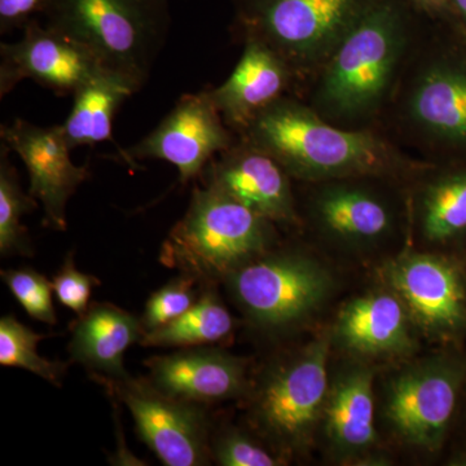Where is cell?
<instances>
[{
  "label": "cell",
  "mask_w": 466,
  "mask_h": 466,
  "mask_svg": "<svg viewBox=\"0 0 466 466\" xmlns=\"http://www.w3.org/2000/svg\"><path fill=\"white\" fill-rule=\"evenodd\" d=\"M240 137L275 158L290 177L309 182L388 175L403 165L376 134L337 127L311 106L285 96L263 109Z\"/></svg>",
  "instance_id": "cell-1"
},
{
  "label": "cell",
  "mask_w": 466,
  "mask_h": 466,
  "mask_svg": "<svg viewBox=\"0 0 466 466\" xmlns=\"http://www.w3.org/2000/svg\"><path fill=\"white\" fill-rule=\"evenodd\" d=\"M407 0H375L324 66L314 109L334 124H358L381 108L410 35Z\"/></svg>",
  "instance_id": "cell-2"
},
{
  "label": "cell",
  "mask_w": 466,
  "mask_h": 466,
  "mask_svg": "<svg viewBox=\"0 0 466 466\" xmlns=\"http://www.w3.org/2000/svg\"><path fill=\"white\" fill-rule=\"evenodd\" d=\"M45 25L69 36L140 88L167 42V0H46Z\"/></svg>",
  "instance_id": "cell-3"
},
{
  "label": "cell",
  "mask_w": 466,
  "mask_h": 466,
  "mask_svg": "<svg viewBox=\"0 0 466 466\" xmlns=\"http://www.w3.org/2000/svg\"><path fill=\"white\" fill-rule=\"evenodd\" d=\"M271 223L219 189L195 188L186 216L162 247L161 262L196 280L227 278L266 253Z\"/></svg>",
  "instance_id": "cell-4"
},
{
  "label": "cell",
  "mask_w": 466,
  "mask_h": 466,
  "mask_svg": "<svg viewBox=\"0 0 466 466\" xmlns=\"http://www.w3.org/2000/svg\"><path fill=\"white\" fill-rule=\"evenodd\" d=\"M375 0H232L242 39L278 52L294 75L323 66Z\"/></svg>",
  "instance_id": "cell-5"
},
{
  "label": "cell",
  "mask_w": 466,
  "mask_h": 466,
  "mask_svg": "<svg viewBox=\"0 0 466 466\" xmlns=\"http://www.w3.org/2000/svg\"><path fill=\"white\" fill-rule=\"evenodd\" d=\"M233 299L251 323L278 330L314 314L333 280L317 260L296 253L258 257L226 278Z\"/></svg>",
  "instance_id": "cell-6"
},
{
  "label": "cell",
  "mask_w": 466,
  "mask_h": 466,
  "mask_svg": "<svg viewBox=\"0 0 466 466\" xmlns=\"http://www.w3.org/2000/svg\"><path fill=\"white\" fill-rule=\"evenodd\" d=\"M328 355V339H317L275 367L260 383L253 404L254 419L280 446H303L323 415L329 392Z\"/></svg>",
  "instance_id": "cell-7"
},
{
  "label": "cell",
  "mask_w": 466,
  "mask_h": 466,
  "mask_svg": "<svg viewBox=\"0 0 466 466\" xmlns=\"http://www.w3.org/2000/svg\"><path fill=\"white\" fill-rule=\"evenodd\" d=\"M465 379V361L453 355L410 368L389 389L388 421L408 443L435 452L449 433Z\"/></svg>",
  "instance_id": "cell-8"
},
{
  "label": "cell",
  "mask_w": 466,
  "mask_h": 466,
  "mask_svg": "<svg viewBox=\"0 0 466 466\" xmlns=\"http://www.w3.org/2000/svg\"><path fill=\"white\" fill-rule=\"evenodd\" d=\"M116 392L134 417L144 443L167 466L207 465L208 419L201 404L177 400L144 380L97 379Z\"/></svg>",
  "instance_id": "cell-9"
},
{
  "label": "cell",
  "mask_w": 466,
  "mask_h": 466,
  "mask_svg": "<svg viewBox=\"0 0 466 466\" xmlns=\"http://www.w3.org/2000/svg\"><path fill=\"white\" fill-rule=\"evenodd\" d=\"M385 278L428 336L443 341L466 337V274L458 260L438 254H403L389 263Z\"/></svg>",
  "instance_id": "cell-10"
},
{
  "label": "cell",
  "mask_w": 466,
  "mask_h": 466,
  "mask_svg": "<svg viewBox=\"0 0 466 466\" xmlns=\"http://www.w3.org/2000/svg\"><path fill=\"white\" fill-rule=\"evenodd\" d=\"M235 144L208 91L183 95L177 106L143 140L122 150V158L161 159L173 164L186 184Z\"/></svg>",
  "instance_id": "cell-11"
},
{
  "label": "cell",
  "mask_w": 466,
  "mask_h": 466,
  "mask_svg": "<svg viewBox=\"0 0 466 466\" xmlns=\"http://www.w3.org/2000/svg\"><path fill=\"white\" fill-rule=\"evenodd\" d=\"M21 39L0 46V96L24 79H32L57 95H75L104 69L90 51L33 18Z\"/></svg>",
  "instance_id": "cell-12"
},
{
  "label": "cell",
  "mask_w": 466,
  "mask_h": 466,
  "mask_svg": "<svg viewBox=\"0 0 466 466\" xmlns=\"http://www.w3.org/2000/svg\"><path fill=\"white\" fill-rule=\"evenodd\" d=\"M2 142L23 159L29 171V195L41 202L46 227L66 231V205L76 189L90 177L87 167H76L70 158L63 127H42L15 119L3 125Z\"/></svg>",
  "instance_id": "cell-13"
},
{
  "label": "cell",
  "mask_w": 466,
  "mask_h": 466,
  "mask_svg": "<svg viewBox=\"0 0 466 466\" xmlns=\"http://www.w3.org/2000/svg\"><path fill=\"white\" fill-rule=\"evenodd\" d=\"M208 187L219 189L272 223L296 222L290 175L275 158L242 142L218 155L205 168Z\"/></svg>",
  "instance_id": "cell-14"
},
{
  "label": "cell",
  "mask_w": 466,
  "mask_h": 466,
  "mask_svg": "<svg viewBox=\"0 0 466 466\" xmlns=\"http://www.w3.org/2000/svg\"><path fill=\"white\" fill-rule=\"evenodd\" d=\"M406 109L429 140L466 150V56L446 54L429 61L413 82Z\"/></svg>",
  "instance_id": "cell-15"
},
{
  "label": "cell",
  "mask_w": 466,
  "mask_h": 466,
  "mask_svg": "<svg viewBox=\"0 0 466 466\" xmlns=\"http://www.w3.org/2000/svg\"><path fill=\"white\" fill-rule=\"evenodd\" d=\"M159 391L195 404L241 397L248 389L247 363L222 350L191 349L146 361Z\"/></svg>",
  "instance_id": "cell-16"
},
{
  "label": "cell",
  "mask_w": 466,
  "mask_h": 466,
  "mask_svg": "<svg viewBox=\"0 0 466 466\" xmlns=\"http://www.w3.org/2000/svg\"><path fill=\"white\" fill-rule=\"evenodd\" d=\"M225 84L208 91L226 125L241 134L257 116L284 96L294 75L289 64L266 43L247 39Z\"/></svg>",
  "instance_id": "cell-17"
},
{
  "label": "cell",
  "mask_w": 466,
  "mask_h": 466,
  "mask_svg": "<svg viewBox=\"0 0 466 466\" xmlns=\"http://www.w3.org/2000/svg\"><path fill=\"white\" fill-rule=\"evenodd\" d=\"M140 319L110 303H94L72 328L70 358L94 373L95 379L119 380L128 376L126 350L142 342Z\"/></svg>",
  "instance_id": "cell-18"
},
{
  "label": "cell",
  "mask_w": 466,
  "mask_h": 466,
  "mask_svg": "<svg viewBox=\"0 0 466 466\" xmlns=\"http://www.w3.org/2000/svg\"><path fill=\"white\" fill-rule=\"evenodd\" d=\"M408 315L395 293H376L348 303L336 332L342 345L359 354H404L413 349Z\"/></svg>",
  "instance_id": "cell-19"
},
{
  "label": "cell",
  "mask_w": 466,
  "mask_h": 466,
  "mask_svg": "<svg viewBox=\"0 0 466 466\" xmlns=\"http://www.w3.org/2000/svg\"><path fill=\"white\" fill-rule=\"evenodd\" d=\"M323 415L339 453L359 455L370 449L376 441L372 370L357 367L339 376L328 392Z\"/></svg>",
  "instance_id": "cell-20"
},
{
  "label": "cell",
  "mask_w": 466,
  "mask_h": 466,
  "mask_svg": "<svg viewBox=\"0 0 466 466\" xmlns=\"http://www.w3.org/2000/svg\"><path fill=\"white\" fill-rule=\"evenodd\" d=\"M139 90L133 79L108 67L88 79L73 95V108L61 125L70 148L112 139L116 110Z\"/></svg>",
  "instance_id": "cell-21"
},
{
  "label": "cell",
  "mask_w": 466,
  "mask_h": 466,
  "mask_svg": "<svg viewBox=\"0 0 466 466\" xmlns=\"http://www.w3.org/2000/svg\"><path fill=\"white\" fill-rule=\"evenodd\" d=\"M314 213L325 231L349 242L379 240L392 225L390 208L379 196L349 184L325 187Z\"/></svg>",
  "instance_id": "cell-22"
},
{
  "label": "cell",
  "mask_w": 466,
  "mask_h": 466,
  "mask_svg": "<svg viewBox=\"0 0 466 466\" xmlns=\"http://www.w3.org/2000/svg\"><path fill=\"white\" fill-rule=\"evenodd\" d=\"M235 329L231 312L213 291L202 294L186 314L144 334L147 348H195L223 341Z\"/></svg>",
  "instance_id": "cell-23"
},
{
  "label": "cell",
  "mask_w": 466,
  "mask_h": 466,
  "mask_svg": "<svg viewBox=\"0 0 466 466\" xmlns=\"http://www.w3.org/2000/svg\"><path fill=\"white\" fill-rule=\"evenodd\" d=\"M422 231L434 242H447L466 233V170L441 175L422 196Z\"/></svg>",
  "instance_id": "cell-24"
},
{
  "label": "cell",
  "mask_w": 466,
  "mask_h": 466,
  "mask_svg": "<svg viewBox=\"0 0 466 466\" xmlns=\"http://www.w3.org/2000/svg\"><path fill=\"white\" fill-rule=\"evenodd\" d=\"M38 208L35 198L21 188L16 168L9 161V149L2 144L0 155V253L29 256L27 229L21 218Z\"/></svg>",
  "instance_id": "cell-25"
},
{
  "label": "cell",
  "mask_w": 466,
  "mask_h": 466,
  "mask_svg": "<svg viewBox=\"0 0 466 466\" xmlns=\"http://www.w3.org/2000/svg\"><path fill=\"white\" fill-rule=\"evenodd\" d=\"M43 334L8 315L0 320V364L29 370L52 385L60 386L66 366L60 361H50L38 354V343Z\"/></svg>",
  "instance_id": "cell-26"
},
{
  "label": "cell",
  "mask_w": 466,
  "mask_h": 466,
  "mask_svg": "<svg viewBox=\"0 0 466 466\" xmlns=\"http://www.w3.org/2000/svg\"><path fill=\"white\" fill-rule=\"evenodd\" d=\"M196 281L192 276L183 274L155 291L140 318L144 332L158 329L186 314L200 299L195 289Z\"/></svg>",
  "instance_id": "cell-27"
},
{
  "label": "cell",
  "mask_w": 466,
  "mask_h": 466,
  "mask_svg": "<svg viewBox=\"0 0 466 466\" xmlns=\"http://www.w3.org/2000/svg\"><path fill=\"white\" fill-rule=\"evenodd\" d=\"M2 278L30 317L46 324L57 323L52 302L54 287L45 276L32 268H21L2 271Z\"/></svg>",
  "instance_id": "cell-28"
},
{
  "label": "cell",
  "mask_w": 466,
  "mask_h": 466,
  "mask_svg": "<svg viewBox=\"0 0 466 466\" xmlns=\"http://www.w3.org/2000/svg\"><path fill=\"white\" fill-rule=\"evenodd\" d=\"M214 459L223 466H276L280 459L275 458L248 435L238 431H227L218 437L213 447Z\"/></svg>",
  "instance_id": "cell-29"
},
{
  "label": "cell",
  "mask_w": 466,
  "mask_h": 466,
  "mask_svg": "<svg viewBox=\"0 0 466 466\" xmlns=\"http://www.w3.org/2000/svg\"><path fill=\"white\" fill-rule=\"evenodd\" d=\"M100 281L94 276L84 274L76 268L72 254L66 257L60 271L52 280L54 293L56 294L61 305L72 309L76 314L82 315L87 311L92 288Z\"/></svg>",
  "instance_id": "cell-30"
},
{
  "label": "cell",
  "mask_w": 466,
  "mask_h": 466,
  "mask_svg": "<svg viewBox=\"0 0 466 466\" xmlns=\"http://www.w3.org/2000/svg\"><path fill=\"white\" fill-rule=\"evenodd\" d=\"M46 0H0V32L24 29L35 14H41Z\"/></svg>",
  "instance_id": "cell-31"
},
{
  "label": "cell",
  "mask_w": 466,
  "mask_h": 466,
  "mask_svg": "<svg viewBox=\"0 0 466 466\" xmlns=\"http://www.w3.org/2000/svg\"><path fill=\"white\" fill-rule=\"evenodd\" d=\"M407 2L412 5V8L428 15L429 17L434 18V20L465 30L461 21L459 20L458 15H456L455 9L451 5L450 0H407Z\"/></svg>",
  "instance_id": "cell-32"
},
{
  "label": "cell",
  "mask_w": 466,
  "mask_h": 466,
  "mask_svg": "<svg viewBox=\"0 0 466 466\" xmlns=\"http://www.w3.org/2000/svg\"><path fill=\"white\" fill-rule=\"evenodd\" d=\"M450 3L466 32V0H450Z\"/></svg>",
  "instance_id": "cell-33"
}]
</instances>
